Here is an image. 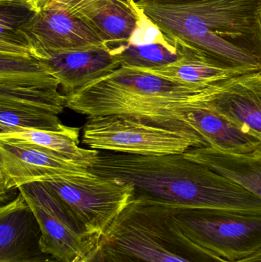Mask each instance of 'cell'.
<instances>
[{
  "mask_svg": "<svg viewBox=\"0 0 261 262\" xmlns=\"http://www.w3.org/2000/svg\"><path fill=\"white\" fill-rule=\"evenodd\" d=\"M10 1V0H0V2Z\"/></svg>",
  "mask_w": 261,
  "mask_h": 262,
  "instance_id": "f546056e",
  "label": "cell"
},
{
  "mask_svg": "<svg viewBox=\"0 0 261 262\" xmlns=\"http://www.w3.org/2000/svg\"><path fill=\"white\" fill-rule=\"evenodd\" d=\"M170 44L211 64L261 71V0H139Z\"/></svg>",
  "mask_w": 261,
  "mask_h": 262,
  "instance_id": "6da1fadb",
  "label": "cell"
},
{
  "mask_svg": "<svg viewBox=\"0 0 261 262\" xmlns=\"http://www.w3.org/2000/svg\"><path fill=\"white\" fill-rule=\"evenodd\" d=\"M121 66L153 69L171 64L179 59L177 49L168 40L150 43H127L112 49Z\"/></svg>",
  "mask_w": 261,
  "mask_h": 262,
  "instance_id": "44dd1931",
  "label": "cell"
},
{
  "mask_svg": "<svg viewBox=\"0 0 261 262\" xmlns=\"http://www.w3.org/2000/svg\"><path fill=\"white\" fill-rule=\"evenodd\" d=\"M32 10L38 12L43 9L51 0H23Z\"/></svg>",
  "mask_w": 261,
  "mask_h": 262,
  "instance_id": "484cf974",
  "label": "cell"
},
{
  "mask_svg": "<svg viewBox=\"0 0 261 262\" xmlns=\"http://www.w3.org/2000/svg\"><path fill=\"white\" fill-rule=\"evenodd\" d=\"M39 223L21 192L0 208V260L31 258L40 249Z\"/></svg>",
  "mask_w": 261,
  "mask_h": 262,
  "instance_id": "9a60e30c",
  "label": "cell"
},
{
  "mask_svg": "<svg viewBox=\"0 0 261 262\" xmlns=\"http://www.w3.org/2000/svg\"><path fill=\"white\" fill-rule=\"evenodd\" d=\"M52 1H56L57 2V1H61V0H51L50 2H52ZM50 2H49V3H50ZM49 3H48V4H49Z\"/></svg>",
  "mask_w": 261,
  "mask_h": 262,
  "instance_id": "f1b7e54d",
  "label": "cell"
},
{
  "mask_svg": "<svg viewBox=\"0 0 261 262\" xmlns=\"http://www.w3.org/2000/svg\"><path fill=\"white\" fill-rule=\"evenodd\" d=\"M176 49L180 55L177 61L162 67L142 70L183 85L200 89L249 73L211 64L185 48Z\"/></svg>",
  "mask_w": 261,
  "mask_h": 262,
  "instance_id": "ac0fdd59",
  "label": "cell"
},
{
  "mask_svg": "<svg viewBox=\"0 0 261 262\" xmlns=\"http://www.w3.org/2000/svg\"><path fill=\"white\" fill-rule=\"evenodd\" d=\"M35 13L23 0L0 2V55L34 56L21 29Z\"/></svg>",
  "mask_w": 261,
  "mask_h": 262,
  "instance_id": "ffe728a7",
  "label": "cell"
},
{
  "mask_svg": "<svg viewBox=\"0 0 261 262\" xmlns=\"http://www.w3.org/2000/svg\"><path fill=\"white\" fill-rule=\"evenodd\" d=\"M82 142L97 150L138 155L184 154L192 148L209 146L197 136L114 115L88 117Z\"/></svg>",
  "mask_w": 261,
  "mask_h": 262,
  "instance_id": "8992f818",
  "label": "cell"
},
{
  "mask_svg": "<svg viewBox=\"0 0 261 262\" xmlns=\"http://www.w3.org/2000/svg\"><path fill=\"white\" fill-rule=\"evenodd\" d=\"M94 174L81 163L29 145L0 140V199L9 203L11 192L23 185Z\"/></svg>",
  "mask_w": 261,
  "mask_h": 262,
  "instance_id": "9c48e42d",
  "label": "cell"
},
{
  "mask_svg": "<svg viewBox=\"0 0 261 262\" xmlns=\"http://www.w3.org/2000/svg\"><path fill=\"white\" fill-rule=\"evenodd\" d=\"M206 89L183 85L142 69L121 66L66 95V107L88 117H127L182 133L173 119L175 108Z\"/></svg>",
  "mask_w": 261,
  "mask_h": 262,
  "instance_id": "3957f363",
  "label": "cell"
},
{
  "mask_svg": "<svg viewBox=\"0 0 261 262\" xmlns=\"http://www.w3.org/2000/svg\"><path fill=\"white\" fill-rule=\"evenodd\" d=\"M21 31L34 56L38 58L58 52L105 45L85 21L53 2L35 12Z\"/></svg>",
  "mask_w": 261,
  "mask_h": 262,
  "instance_id": "8fae6325",
  "label": "cell"
},
{
  "mask_svg": "<svg viewBox=\"0 0 261 262\" xmlns=\"http://www.w3.org/2000/svg\"><path fill=\"white\" fill-rule=\"evenodd\" d=\"M0 85L58 89L60 82L36 57L0 55Z\"/></svg>",
  "mask_w": 261,
  "mask_h": 262,
  "instance_id": "d6986e66",
  "label": "cell"
},
{
  "mask_svg": "<svg viewBox=\"0 0 261 262\" xmlns=\"http://www.w3.org/2000/svg\"><path fill=\"white\" fill-rule=\"evenodd\" d=\"M68 128L58 115L50 112L21 107L0 106V135L22 129L63 131Z\"/></svg>",
  "mask_w": 261,
  "mask_h": 262,
  "instance_id": "603a6c76",
  "label": "cell"
},
{
  "mask_svg": "<svg viewBox=\"0 0 261 262\" xmlns=\"http://www.w3.org/2000/svg\"><path fill=\"white\" fill-rule=\"evenodd\" d=\"M18 191L33 211L41 231L40 249L62 262H85L98 247L72 211L44 183L23 185Z\"/></svg>",
  "mask_w": 261,
  "mask_h": 262,
  "instance_id": "ba28073f",
  "label": "cell"
},
{
  "mask_svg": "<svg viewBox=\"0 0 261 262\" xmlns=\"http://www.w3.org/2000/svg\"><path fill=\"white\" fill-rule=\"evenodd\" d=\"M179 128L202 137L211 147L244 154L255 149L258 140L219 115L199 106L181 102L174 110Z\"/></svg>",
  "mask_w": 261,
  "mask_h": 262,
  "instance_id": "5bb4252c",
  "label": "cell"
},
{
  "mask_svg": "<svg viewBox=\"0 0 261 262\" xmlns=\"http://www.w3.org/2000/svg\"><path fill=\"white\" fill-rule=\"evenodd\" d=\"M39 59L59 81L66 95L121 66L112 49L106 45L58 52Z\"/></svg>",
  "mask_w": 261,
  "mask_h": 262,
  "instance_id": "4fadbf2b",
  "label": "cell"
},
{
  "mask_svg": "<svg viewBox=\"0 0 261 262\" xmlns=\"http://www.w3.org/2000/svg\"><path fill=\"white\" fill-rule=\"evenodd\" d=\"M110 262H228L183 236L170 205L133 194L99 242Z\"/></svg>",
  "mask_w": 261,
  "mask_h": 262,
  "instance_id": "277c9868",
  "label": "cell"
},
{
  "mask_svg": "<svg viewBox=\"0 0 261 262\" xmlns=\"http://www.w3.org/2000/svg\"><path fill=\"white\" fill-rule=\"evenodd\" d=\"M0 106L35 109L58 115L66 107V95L55 89L0 85Z\"/></svg>",
  "mask_w": 261,
  "mask_h": 262,
  "instance_id": "7402d4cb",
  "label": "cell"
},
{
  "mask_svg": "<svg viewBox=\"0 0 261 262\" xmlns=\"http://www.w3.org/2000/svg\"><path fill=\"white\" fill-rule=\"evenodd\" d=\"M258 19H259V26H260V32H261V5H260V8H259Z\"/></svg>",
  "mask_w": 261,
  "mask_h": 262,
  "instance_id": "83f0119b",
  "label": "cell"
},
{
  "mask_svg": "<svg viewBox=\"0 0 261 262\" xmlns=\"http://www.w3.org/2000/svg\"><path fill=\"white\" fill-rule=\"evenodd\" d=\"M184 156L235 182L261 199V143L248 152H227L217 148H192Z\"/></svg>",
  "mask_w": 261,
  "mask_h": 262,
  "instance_id": "2e32d148",
  "label": "cell"
},
{
  "mask_svg": "<svg viewBox=\"0 0 261 262\" xmlns=\"http://www.w3.org/2000/svg\"><path fill=\"white\" fill-rule=\"evenodd\" d=\"M170 206L183 236L217 258L235 262L261 246V212Z\"/></svg>",
  "mask_w": 261,
  "mask_h": 262,
  "instance_id": "5b68a950",
  "label": "cell"
},
{
  "mask_svg": "<svg viewBox=\"0 0 261 262\" xmlns=\"http://www.w3.org/2000/svg\"><path fill=\"white\" fill-rule=\"evenodd\" d=\"M85 262H110L106 257L105 254L103 252L102 249L98 246V247L90 254V257Z\"/></svg>",
  "mask_w": 261,
  "mask_h": 262,
  "instance_id": "d4e9b609",
  "label": "cell"
},
{
  "mask_svg": "<svg viewBox=\"0 0 261 262\" xmlns=\"http://www.w3.org/2000/svg\"><path fill=\"white\" fill-rule=\"evenodd\" d=\"M235 262H261V246L251 255Z\"/></svg>",
  "mask_w": 261,
  "mask_h": 262,
  "instance_id": "4316f807",
  "label": "cell"
},
{
  "mask_svg": "<svg viewBox=\"0 0 261 262\" xmlns=\"http://www.w3.org/2000/svg\"><path fill=\"white\" fill-rule=\"evenodd\" d=\"M0 262H62L57 259L52 255H46L44 253L40 254L36 256L31 258H23V259L17 260H0Z\"/></svg>",
  "mask_w": 261,
  "mask_h": 262,
  "instance_id": "cb8c5ba5",
  "label": "cell"
},
{
  "mask_svg": "<svg viewBox=\"0 0 261 262\" xmlns=\"http://www.w3.org/2000/svg\"><path fill=\"white\" fill-rule=\"evenodd\" d=\"M42 183L61 199L90 235L99 242L134 193L131 185L97 175Z\"/></svg>",
  "mask_w": 261,
  "mask_h": 262,
  "instance_id": "52a82bcc",
  "label": "cell"
},
{
  "mask_svg": "<svg viewBox=\"0 0 261 262\" xmlns=\"http://www.w3.org/2000/svg\"><path fill=\"white\" fill-rule=\"evenodd\" d=\"M79 134V127H68L63 131L22 129L17 132L2 134L0 140L34 146L90 168L100 150L80 147Z\"/></svg>",
  "mask_w": 261,
  "mask_h": 262,
  "instance_id": "e0dca14e",
  "label": "cell"
},
{
  "mask_svg": "<svg viewBox=\"0 0 261 262\" xmlns=\"http://www.w3.org/2000/svg\"><path fill=\"white\" fill-rule=\"evenodd\" d=\"M185 103L219 115L261 143V71L211 84Z\"/></svg>",
  "mask_w": 261,
  "mask_h": 262,
  "instance_id": "30bf717a",
  "label": "cell"
},
{
  "mask_svg": "<svg viewBox=\"0 0 261 262\" xmlns=\"http://www.w3.org/2000/svg\"><path fill=\"white\" fill-rule=\"evenodd\" d=\"M85 21L110 49L127 44L144 21L142 9L133 0L52 1Z\"/></svg>",
  "mask_w": 261,
  "mask_h": 262,
  "instance_id": "7c38bea8",
  "label": "cell"
},
{
  "mask_svg": "<svg viewBox=\"0 0 261 262\" xmlns=\"http://www.w3.org/2000/svg\"><path fill=\"white\" fill-rule=\"evenodd\" d=\"M133 2H135V3H137V2H139V0H133Z\"/></svg>",
  "mask_w": 261,
  "mask_h": 262,
  "instance_id": "4dcf8cb0",
  "label": "cell"
},
{
  "mask_svg": "<svg viewBox=\"0 0 261 262\" xmlns=\"http://www.w3.org/2000/svg\"><path fill=\"white\" fill-rule=\"evenodd\" d=\"M90 171L131 185L133 194L176 207L261 212V199L183 154L100 151Z\"/></svg>",
  "mask_w": 261,
  "mask_h": 262,
  "instance_id": "7a4b0ae2",
  "label": "cell"
}]
</instances>
